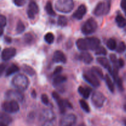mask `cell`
I'll return each mask as SVG.
<instances>
[{
  "mask_svg": "<svg viewBox=\"0 0 126 126\" xmlns=\"http://www.w3.org/2000/svg\"><path fill=\"white\" fill-rule=\"evenodd\" d=\"M87 12V8L84 4L80 5L76 11L74 12L73 17L77 20H81Z\"/></svg>",
  "mask_w": 126,
  "mask_h": 126,
  "instance_id": "obj_15",
  "label": "cell"
},
{
  "mask_svg": "<svg viewBox=\"0 0 126 126\" xmlns=\"http://www.w3.org/2000/svg\"><path fill=\"white\" fill-rule=\"evenodd\" d=\"M105 79L106 84H107V86L108 87V89L110 91V92H114V86L113 82L112 81V80L111 79V78H110V76L108 75H105Z\"/></svg>",
  "mask_w": 126,
  "mask_h": 126,
  "instance_id": "obj_24",
  "label": "cell"
},
{
  "mask_svg": "<svg viewBox=\"0 0 126 126\" xmlns=\"http://www.w3.org/2000/svg\"><path fill=\"white\" fill-rule=\"evenodd\" d=\"M41 101L44 105H48L49 104V98H48L47 95L46 94H43L41 95Z\"/></svg>",
  "mask_w": 126,
  "mask_h": 126,
  "instance_id": "obj_39",
  "label": "cell"
},
{
  "mask_svg": "<svg viewBox=\"0 0 126 126\" xmlns=\"http://www.w3.org/2000/svg\"><path fill=\"white\" fill-rule=\"evenodd\" d=\"M4 41H6V43H11V42H12V39H11V38H10V37L9 36H5L4 37Z\"/></svg>",
  "mask_w": 126,
  "mask_h": 126,
  "instance_id": "obj_46",
  "label": "cell"
},
{
  "mask_svg": "<svg viewBox=\"0 0 126 126\" xmlns=\"http://www.w3.org/2000/svg\"><path fill=\"white\" fill-rule=\"evenodd\" d=\"M95 53L96 55H107V51L104 47L99 46L95 50Z\"/></svg>",
  "mask_w": 126,
  "mask_h": 126,
  "instance_id": "obj_35",
  "label": "cell"
},
{
  "mask_svg": "<svg viewBox=\"0 0 126 126\" xmlns=\"http://www.w3.org/2000/svg\"><path fill=\"white\" fill-rule=\"evenodd\" d=\"M74 2L73 0H57L55 4V8L62 13H69L74 8Z\"/></svg>",
  "mask_w": 126,
  "mask_h": 126,
  "instance_id": "obj_2",
  "label": "cell"
},
{
  "mask_svg": "<svg viewBox=\"0 0 126 126\" xmlns=\"http://www.w3.org/2000/svg\"><path fill=\"white\" fill-rule=\"evenodd\" d=\"M77 126H86V125H85V124H84V123H81V124H79V125Z\"/></svg>",
  "mask_w": 126,
  "mask_h": 126,
  "instance_id": "obj_50",
  "label": "cell"
},
{
  "mask_svg": "<svg viewBox=\"0 0 126 126\" xmlns=\"http://www.w3.org/2000/svg\"><path fill=\"white\" fill-rule=\"evenodd\" d=\"M2 33H3V28H1V33H0V34H1V36H2Z\"/></svg>",
  "mask_w": 126,
  "mask_h": 126,
  "instance_id": "obj_49",
  "label": "cell"
},
{
  "mask_svg": "<svg viewBox=\"0 0 126 126\" xmlns=\"http://www.w3.org/2000/svg\"><path fill=\"white\" fill-rule=\"evenodd\" d=\"M115 20L118 26L120 28H124L126 26V19L121 15H118L116 17Z\"/></svg>",
  "mask_w": 126,
  "mask_h": 126,
  "instance_id": "obj_23",
  "label": "cell"
},
{
  "mask_svg": "<svg viewBox=\"0 0 126 126\" xmlns=\"http://www.w3.org/2000/svg\"><path fill=\"white\" fill-rule=\"evenodd\" d=\"M39 12V7L34 1H31L27 9V15L30 19H33L35 16Z\"/></svg>",
  "mask_w": 126,
  "mask_h": 126,
  "instance_id": "obj_11",
  "label": "cell"
},
{
  "mask_svg": "<svg viewBox=\"0 0 126 126\" xmlns=\"http://www.w3.org/2000/svg\"><path fill=\"white\" fill-rule=\"evenodd\" d=\"M57 23L59 26H60V27H65V26L67 25L68 24L67 18L63 16H59V18H58Z\"/></svg>",
  "mask_w": 126,
  "mask_h": 126,
  "instance_id": "obj_30",
  "label": "cell"
},
{
  "mask_svg": "<svg viewBox=\"0 0 126 126\" xmlns=\"http://www.w3.org/2000/svg\"><path fill=\"white\" fill-rule=\"evenodd\" d=\"M63 70V68L62 67V66H57L56 68H55V70L54 71V75H55V76H57V75H60V73Z\"/></svg>",
  "mask_w": 126,
  "mask_h": 126,
  "instance_id": "obj_41",
  "label": "cell"
},
{
  "mask_svg": "<svg viewBox=\"0 0 126 126\" xmlns=\"http://www.w3.org/2000/svg\"><path fill=\"white\" fill-rule=\"evenodd\" d=\"M45 10L47 13V14L49 15V16H55L56 15L55 12L53 9L52 5V3L50 1H48L46 3V4L45 6Z\"/></svg>",
  "mask_w": 126,
  "mask_h": 126,
  "instance_id": "obj_26",
  "label": "cell"
},
{
  "mask_svg": "<svg viewBox=\"0 0 126 126\" xmlns=\"http://www.w3.org/2000/svg\"><path fill=\"white\" fill-rule=\"evenodd\" d=\"M12 86L20 91H25L29 85V81L26 76L23 74H17L12 78Z\"/></svg>",
  "mask_w": 126,
  "mask_h": 126,
  "instance_id": "obj_1",
  "label": "cell"
},
{
  "mask_svg": "<svg viewBox=\"0 0 126 126\" xmlns=\"http://www.w3.org/2000/svg\"><path fill=\"white\" fill-rule=\"evenodd\" d=\"M52 97L55 100V102L57 103V105L59 107L60 111L62 114H63L66 111V108H67L66 106V103H65V100H62L59 95L56 92H52Z\"/></svg>",
  "mask_w": 126,
  "mask_h": 126,
  "instance_id": "obj_13",
  "label": "cell"
},
{
  "mask_svg": "<svg viewBox=\"0 0 126 126\" xmlns=\"http://www.w3.org/2000/svg\"><path fill=\"white\" fill-rule=\"evenodd\" d=\"M41 126H55L54 124H53L52 122L51 121H47V122H44Z\"/></svg>",
  "mask_w": 126,
  "mask_h": 126,
  "instance_id": "obj_44",
  "label": "cell"
},
{
  "mask_svg": "<svg viewBox=\"0 0 126 126\" xmlns=\"http://www.w3.org/2000/svg\"><path fill=\"white\" fill-rule=\"evenodd\" d=\"M114 81L116 83L117 86H118V88L120 91H123L124 90V88H123V81H122V79L120 78H117L116 79H114Z\"/></svg>",
  "mask_w": 126,
  "mask_h": 126,
  "instance_id": "obj_37",
  "label": "cell"
},
{
  "mask_svg": "<svg viewBox=\"0 0 126 126\" xmlns=\"http://www.w3.org/2000/svg\"><path fill=\"white\" fill-rule=\"evenodd\" d=\"M107 47L111 50H115L117 48V43L116 41L114 40L113 38H111V39H108V41L107 43Z\"/></svg>",
  "mask_w": 126,
  "mask_h": 126,
  "instance_id": "obj_28",
  "label": "cell"
},
{
  "mask_svg": "<svg viewBox=\"0 0 126 126\" xmlns=\"http://www.w3.org/2000/svg\"><path fill=\"white\" fill-rule=\"evenodd\" d=\"M121 7L122 9L124 11L126 16V0H122L121 2Z\"/></svg>",
  "mask_w": 126,
  "mask_h": 126,
  "instance_id": "obj_43",
  "label": "cell"
},
{
  "mask_svg": "<svg viewBox=\"0 0 126 126\" xmlns=\"http://www.w3.org/2000/svg\"><path fill=\"white\" fill-rule=\"evenodd\" d=\"M83 78L87 82H89L94 87H97L100 86V82L98 79V77L92 72V70L84 74Z\"/></svg>",
  "mask_w": 126,
  "mask_h": 126,
  "instance_id": "obj_8",
  "label": "cell"
},
{
  "mask_svg": "<svg viewBox=\"0 0 126 126\" xmlns=\"http://www.w3.org/2000/svg\"><path fill=\"white\" fill-rule=\"evenodd\" d=\"M111 7V0H105L97 4L94 10V14L97 17L107 15L109 13Z\"/></svg>",
  "mask_w": 126,
  "mask_h": 126,
  "instance_id": "obj_3",
  "label": "cell"
},
{
  "mask_svg": "<svg viewBox=\"0 0 126 126\" xmlns=\"http://www.w3.org/2000/svg\"><path fill=\"white\" fill-rule=\"evenodd\" d=\"M13 2L18 7H22L25 3V0H13Z\"/></svg>",
  "mask_w": 126,
  "mask_h": 126,
  "instance_id": "obj_40",
  "label": "cell"
},
{
  "mask_svg": "<svg viewBox=\"0 0 126 126\" xmlns=\"http://www.w3.org/2000/svg\"><path fill=\"white\" fill-rule=\"evenodd\" d=\"M124 124H125V126H126V119L125 120V121H124Z\"/></svg>",
  "mask_w": 126,
  "mask_h": 126,
  "instance_id": "obj_53",
  "label": "cell"
},
{
  "mask_svg": "<svg viewBox=\"0 0 126 126\" xmlns=\"http://www.w3.org/2000/svg\"><path fill=\"white\" fill-rule=\"evenodd\" d=\"M78 92L81 94V95H82L83 98H87L90 96V94H91V92H92V89L89 88V87L79 86L78 87Z\"/></svg>",
  "mask_w": 126,
  "mask_h": 126,
  "instance_id": "obj_20",
  "label": "cell"
},
{
  "mask_svg": "<svg viewBox=\"0 0 126 126\" xmlns=\"http://www.w3.org/2000/svg\"><path fill=\"white\" fill-rule=\"evenodd\" d=\"M97 61L102 65V66L106 68L107 70H108V71L110 72V73H112V68L111 67L109 63V62H108V59L105 57H98L97 59Z\"/></svg>",
  "mask_w": 126,
  "mask_h": 126,
  "instance_id": "obj_18",
  "label": "cell"
},
{
  "mask_svg": "<svg viewBox=\"0 0 126 126\" xmlns=\"http://www.w3.org/2000/svg\"><path fill=\"white\" fill-rule=\"evenodd\" d=\"M79 59L86 64H90L93 61V57L87 52H83L80 54Z\"/></svg>",
  "mask_w": 126,
  "mask_h": 126,
  "instance_id": "obj_17",
  "label": "cell"
},
{
  "mask_svg": "<svg viewBox=\"0 0 126 126\" xmlns=\"http://www.w3.org/2000/svg\"><path fill=\"white\" fill-rule=\"evenodd\" d=\"M12 122V118L10 116L7 114L6 113H2L1 114V123L8 125Z\"/></svg>",
  "mask_w": 126,
  "mask_h": 126,
  "instance_id": "obj_25",
  "label": "cell"
},
{
  "mask_svg": "<svg viewBox=\"0 0 126 126\" xmlns=\"http://www.w3.org/2000/svg\"><path fill=\"white\" fill-rule=\"evenodd\" d=\"M22 69L23 72H25L30 76H33V75H35V71L33 70V68L31 67L29 65H23L22 66Z\"/></svg>",
  "mask_w": 126,
  "mask_h": 126,
  "instance_id": "obj_27",
  "label": "cell"
},
{
  "mask_svg": "<svg viewBox=\"0 0 126 126\" xmlns=\"http://www.w3.org/2000/svg\"><path fill=\"white\" fill-rule=\"evenodd\" d=\"M25 30V27L24 24L23 22L21 20H18L17 23V27H16V32L18 34H20V33H23Z\"/></svg>",
  "mask_w": 126,
  "mask_h": 126,
  "instance_id": "obj_31",
  "label": "cell"
},
{
  "mask_svg": "<svg viewBox=\"0 0 126 126\" xmlns=\"http://www.w3.org/2000/svg\"><path fill=\"white\" fill-rule=\"evenodd\" d=\"M20 70L19 67L17 66V65L15 64H12L6 70V76H9L11 75H13V74L16 73L18 72Z\"/></svg>",
  "mask_w": 126,
  "mask_h": 126,
  "instance_id": "obj_22",
  "label": "cell"
},
{
  "mask_svg": "<svg viewBox=\"0 0 126 126\" xmlns=\"http://www.w3.org/2000/svg\"><path fill=\"white\" fill-rule=\"evenodd\" d=\"M66 79H67V78L64 75H57L53 80V85L55 86H58L61 84L65 82Z\"/></svg>",
  "mask_w": 126,
  "mask_h": 126,
  "instance_id": "obj_21",
  "label": "cell"
},
{
  "mask_svg": "<svg viewBox=\"0 0 126 126\" xmlns=\"http://www.w3.org/2000/svg\"><path fill=\"white\" fill-rule=\"evenodd\" d=\"M5 68H6V65H4V64H1V68H0V73H1V75L3 73L4 70H5Z\"/></svg>",
  "mask_w": 126,
  "mask_h": 126,
  "instance_id": "obj_47",
  "label": "cell"
},
{
  "mask_svg": "<svg viewBox=\"0 0 126 126\" xmlns=\"http://www.w3.org/2000/svg\"><path fill=\"white\" fill-rule=\"evenodd\" d=\"M92 71L100 79H102L104 78L103 72H102V70L99 67H98V66H93L92 68Z\"/></svg>",
  "mask_w": 126,
  "mask_h": 126,
  "instance_id": "obj_29",
  "label": "cell"
},
{
  "mask_svg": "<svg viewBox=\"0 0 126 126\" xmlns=\"http://www.w3.org/2000/svg\"><path fill=\"white\" fill-rule=\"evenodd\" d=\"M32 95L33 98H36V91L34 90H33V91H32Z\"/></svg>",
  "mask_w": 126,
  "mask_h": 126,
  "instance_id": "obj_48",
  "label": "cell"
},
{
  "mask_svg": "<svg viewBox=\"0 0 126 126\" xmlns=\"http://www.w3.org/2000/svg\"><path fill=\"white\" fill-rule=\"evenodd\" d=\"M44 40L48 44H50L52 43H53L54 41V35L52 33H47L46 34V35L44 36Z\"/></svg>",
  "mask_w": 126,
  "mask_h": 126,
  "instance_id": "obj_33",
  "label": "cell"
},
{
  "mask_svg": "<svg viewBox=\"0 0 126 126\" xmlns=\"http://www.w3.org/2000/svg\"><path fill=\"white\" fill-rule=\"evenodd\" d=\"M76 116L74 114L64 116L60 120V126H73L76 122Z\"/></svg>",
  "mask_w": 126,
  "mask_h": 126,
  "instance_id": "obj_9",
  "label": "cell"
},
{
  "mask_svg": "<svg viewBox=\"0 0 126 126\" xmlns=\"http://www.w3.org/2000/svg\"><path fill=\"white\" fill-rule=\"evenodd\" d=\"M124 110L126 111V103L124 104Z\"/></svg>",
  "mask_w": 126,
  "mask_h": 126,
  "instance_id": "obj_52",
  "label": "cell"
},
{
  "mask_svg": "<svg viewBox=\"0 0 126 126\" xmlns=\"http://www.w3.org/2000/svg\"><path fill=\"white\" fill-rule=\"evenodd\" d=\"M0 126H7V125H6V124H3V123H1V124H0Z\"/></svg>",
  "mask_w": 126,
  "mask_h": 126,
  "instance_id": "obj_51",
  "label": "cell"
},
{
  "mask_svg": "<svg viewBox=\"0 0 126 126\" xmlns=\"http://www.w3.org/2000/svg\"><path fill=\"white\" fill-rule=\"evenodd\" d=\"M76 44L79 50H82V51H85V50H89L86 38L85 39L81 38V39H78L76 43Z\"/></svg>",
  "mask_w": 126,
  "mask_h": 126,
  "instance_id": "obj_19",
  "label": "cell"
},
{
  "mask_svg": "<svg viewBox=\"0 0 126 126\" xmlns=\"http://www.w3.org/2000/svg\"><path fill=\"white\" fill-rule=\"evenodd\" d=\"M16 55V49L14 47L6 48L1 53V59L4 61H7Z\"/></svg>",
  "mask_w": 126,
  "mask_h": 126,
  "instance_id": "obj_12",
  "label": "cell"
},
{
  "mask_svg": "<svg viewBox=\"0 0 126 126\" xmlns=\"http://www.w3.org/2000/svg\"><path fill=\"white\" fill-rule=\"evenodd\" d=\"M6 97L7 99L11 100L18 101L19 102H23L24 99V95L20 91H14V90H9L6 94Z\"/></svg>",
  "mask_w": 126,
  "mask_h": 126,
  "instance_id": "obj_7",
  "label": "cell"
},
{
  "mask_svg": "<svg viewBox=\"0 0 126 126\" xmlns=\"http://www.w3.org/2000/svg\"><path fill=\"white\" fill-rule=\"evenodd\" d=\"M6 25V18L5 17V16H4L3 15H1L0 16V26H1V28H3V27H4Z\"/></svg>",
  "mask_w": 126,
  "mask_h": 126,
  "instance_id": "obj_38",
  "label": "cell"
},
{
  "mask_svg": "<svg viewBox=\"0 0 126 126\" xmlns=\"http://www.w3.org/2000/svg\"><path fill=\"white\" fill-rule=\"evenodd\" d=\"M118 64L119 65V66H120V67H123L124 65V60H123L122 59H119V60H118Z\"/></svg>",
  "mask_w": 126,
  "mask_h": 126,
  "instance_id": "obj_45",
  "label": "cell"
},
{
  "mask_svg": "<svg viewBox=\"0 0 126 126\" xmlns=\"http://www.w3.org/2000/svg\"><path fill=\"white\" fill-rule=\"evenodd\" d=\"M39 118L42 121L52 122L55 119V116L52 110L50 109H45L41 113Z\"/></svg>",
  "mask_w": 126,
  "mask_h": 126,
  "instance_id": "obj_10",
  "label": "cell"
},
{
  "mask_svg": "<svg viewBox=\"0 0 126 126\" xmlns=\"http://www.w3.org/2000/svg\"><path fill=\"white\" fill-rule=\"evenodd\" d=\"M126 50V44L124 42H120L116 48V51L119 53H122Z\"/></svg>",
  "mask_w": 126,
  "mask_h": 126,
  "instance_id": "obj_36",
  "label": "cell"
},
{
  "mask_svg": "<svg viewBox=\"0 0 126 126\" xmlns=\"http://www.w3.org/2000/svg\"><path fill=\"white\" fill-rule=\"evenodd\" d=\"M110 59L111 61L112 62V63L114 64V65H116L117 63H118V61L117 60V57L116 56V55L114 54H111L110 55Z\"/></svg>",
  "mask_w": 126,
  "mask_h": 126,
  "instance_id": "obj_42",
  "label": "cell"
},
{
  "mask_svg": "<svg viewBox=\"0 0 126 126\" xmlns=\"http://www.w3.org/2000/svg\"><path fill=\"white\" fill-rule=\"evenodd\" d=\"M97 27L98 25L97 22L94 18H91L84 23L81 31L84 34H91L97 30Z\"/></svg>",
  "mask_w": 126,
  "mask_h": 126,
  "instance_id": "obj_4",
  "label": "cell"
},
{
  "mask_svg": "<svg viewBox=\"0 0 126 126\" xmlns=\"http://www.w3.org/2000/svg\"><path fill=\"white\" fill-rule=\"evenodd\" d=\"M86 39L89 50H95L100 46V41L96 37H90V38H86Z\"/></svg>",
  "mask_w": 126,
  "mask_h": 126,
  "instance_id": "obj_14",
  "label": "cell"
},
{
  "mask_svg": "<svg viewBox=\"0 0 126 126\" xmlns=\"http://www.w3.org/2000/svg\"><path fill=\"white\" fill-rule=\"evenodd\" d=\"M79 103L81 107L82 108V109L86 113H89L90 112V108L89 105L86 103V102L84 100H79Z\"/></svg>",
  "mask_w": 126,
  "mask_h": 126,
  "instance_id": "obj_34",
  "label": "cell"
},
{
  "mask_svg": "<svg viewBox=\"0 0 126 126\" xmlns=\"http://www.w3.org/2000/svg\"><path fill=\"white\" fill-rule=\"evenodd\" d=\"M106 98L104 95L99 91H95L92 95V103L97 108H102L103 106Z\"/></svg>",
  "mask_w": 126,
  "mask_h": 126,
  "instance_id": "obj_6",
  "label": "cell"
},
{
  "mask_svg": "<svg viewBox=\"0 0 126 126\" xmlns=\"http://www.w3.org/2000/svg\"><path fill=\"white\" fill-rule=\"evenodd\" d=\"M53 61L55 63H65L66 62V57L61 50H56L53 55Z\"/></svg>",
  "mask_w": 126,
  "mask_h": 126,
  "instance_id": "obj_16",
  "label": "cell"
},
{
  "mask_svg": "<svg viewBox=\"0 0 126 126\" xmlns=\"http://www.w3.org/2000/svg\"><path fill=\"white\" fill-rule=\"evenodd\" d=\"M23 41L25 43L27 44H31L34 41V37L30 33H27L23 37Z\"/></svg>",
  "mask_w": 126,
  "mask_h": 126,
  "instance_id": "obj_32",
  "label": "cell"
},
{
  "mask_svg": "<svg viewBox=\"0 0 126 126\" xmlns=\"http://www.w3.org/2000/svg\"><path fill=\"white\" fill-rule=\"evenodd\" d=\"M2 109L6 113H16L19 110V105L16 100L6 101L2 103Z\"/></svg>",
  "mask_w": 126,
  "mask_h": 126,
  "instance_id": "obj_5",
  "label": "cell"
}]
</instances>
